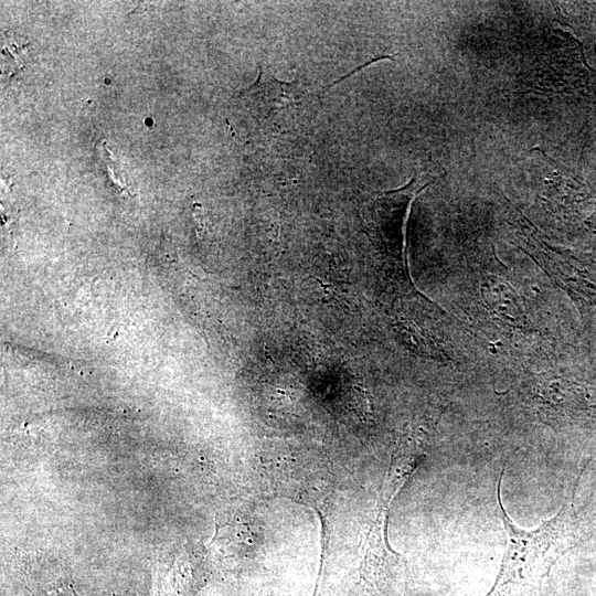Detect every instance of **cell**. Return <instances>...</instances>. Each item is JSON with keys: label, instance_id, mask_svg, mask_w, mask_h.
Masks as SVG:
<instances>
[{"label": "cell", "instance_id": "cell-5", "mask_svg": "<svg viewBox=\"0 0 596 596\" xmlns=\"http://www.w3.org/2000/svg\"><path fill=\"white\" fill-rule=\"evenodd\" d=\"M480 292L487 308L500 320L518 328L526 323L519 295L505 279L487 275L481 280Z\"/></svg>", "mask_w": 596, "mask_h": 596}, {"label": "cell", "instance_id": "cell-3", "mask_svg": "<svg viewBox=\"0 0 596 596\" xmlns=\"http://www.w3.org/2000/svg\"><path fill=\"white\" fill-rule=\"evenodd\" d=\"M523 395L549 421L587 424L596 421V387L562 376L536 379Z\"/></svg>", "mask_w": 596, "mask_h": 596}, {"label": "cell", "instance_id": "cell-1", "mask_svg": "<svg viewBox=\"0 0 596 596\" xmlns=\"http://www.w3.org/2000/svg\"><path fill=\"white\" fill-rule=\"evenodd\" d=\"M502 476L503 471L497 483V499L508 535L507 549L496 583L486 596H541L551 567L575 542L573 508L563 504L535 529L519 528L502 504Z\"/></svg>", "mask_w": 596, "mask_h": 596}, {"label": "cell", "instance_id": "cell-4", "mask_svg": "<svg viewBox=\"0 0 596 596\" xmlns=\"http://www.w3.org/2000/svg\"><path fill=\"white\" fill-rule=\"evenodd\" d=\"M242 96L258 100L259 113L268 123L269 131H287L298 124L313 104V94L292 82H281L260 68L255 83Z\"/></svg>", "mask_w": 596, "mask_h": 596}, {"label": "cell", "instance_id": "cell-2", "mask_svg": "<svg viewBox=\"0 0 596 596\" xmlns=\"http://www.w3.org/2000/svg\"><path fill=\"white\" fill-rule=\"evenodd\" d=\"M514 225L519 248L572 298L582 315L596 317V254L549 245L523 216Z\"/></svg>", "mask_w": 596, "mask_h": 596}]
</instances>
